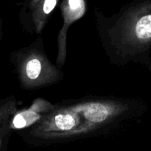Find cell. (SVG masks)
<instances>
[{"label":"cell","mask_w":151,"mask_h":151,"mask_svg":"<svg viewBox=\"0 0 151 151\" xmlns=\"http://www.w3.org/2000/svg\"><path fill=\"white\" fill-rule=\"evenodd\" d=\"M3 36V32H2V21L0 20V42L1 41V38Z\"/></svg>","instance_id":"52a82bcc"},{"label":"cell","mask_w":151,"mask_h":151,"mask_svg":"<svg viewBox=\"0 0 151 151\" xmlns=\"http://www.w3.org/2000/svg\"><path fill=\"white\" fill-rule=\"evenodd\" d=\"M102 46L113 64L124 66L130 62L150 67L151 13L114 22L98 24Z\"/></svg>","instance_id":"6da1fadb"},{"label":"cell","mask_w":151,"mask_h":151,"mask_svg":"<svg viewBox=\"0 0 151 151\" xmlns=\"http://www.w3.org/2000/svg\"><path fill=\"white\" fill-rule=\"evenodd\" d=\"M10 60L19 84L25 90H35L60 82L63 73L47 57L41 37L27 47L13 51Z\"/></svg>","instance_id":"7a4b0ae2"},{"label":"cell","mask_w":151,"mask_h":151,"mask_svg":"<svg viewBox=\"0 0 151 151\" xmlns=\"http://www.w3.org/2000/svg\"><path fill=\"white\" fill-rule=\"evenodd\" d=\"M85 7L79 8H73L69 4L64 9L63 13V24L58 34L57 44H58V55L56 58V66L59 69L63 67L65 64L67 54V33L69 26L77 19H80L83 15Z\"/></svg>","instance_id":"277c9868"},{"label":"cell","mask_w":151,"mask_h":151,"mask_svg":"<svg viewBox=\"0 0 151 151\" xmlns=\"http://www.w3.org/2000/svg\"><path fill=\"white\" fill-rule=\"evenodd\" d=\"M13 130L10 126V122L0 128V151H1L7 145Z\"/></svg>","instance_id":"8992f818"},{"label":"cell","mask_w":151,"mask_h":151,"mask_svg":"<svg viewBox=\"0 0 151 151\" xmlns=\"http://www.w3.org/2000/svg\"><path fill=\"white\" fill-rule=\"evenodd\" d=\"M18 111V102L14 96L0 100V128L8 123Z\"/></svg>","instance_id":"5b68a950"},{"label":"cell","mask_w":151,"mask_h":151,"mask_svg":"<svg viewBox=\"0 0 151 151\" xmlns=\"http://www.w3.org/2000/svg\"><path fill=\"white\" fill-rule=\"evenodd\" d=\"M55 107L48 100L41 97L35 99L27 109L18 110L10 121L11 129H27L33 126L45 117Z\"/></svg>","instance_id":"3957f363"}]
</instances>
